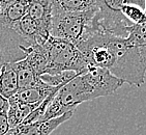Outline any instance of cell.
I'll return each mask as SVG.
<instances>
[{"mask_svg": "<svg viewBox=\"0 0 146 135\" xmlns=\"http://www.w3.org/2000/svg\"><path fill=\"white\" fill-rule=\"evenodd\" d=\"M98 1L94 0H54L51 14L59 13H81L94 9Z\"/></svg>", "mask_w": 146, "mask_h": 135, "instance_id": "obj_9", "label": "cell"}, {"mask_svg": "<svg viewBox=\"0 0 146 135\" xmlns=\"http://www.w3.org/2000/svg\"><path fill=\"white\" fill-rule=\"evenodd\" d=\"M9 65L16 74L19 90L33 86L40 80L25 59H22V60L14 62V63H9Z\"/></svg>", "mask_w": 146, "mask_h": 135, "instance_id": "obj_11", "label": "cell"}, {"mask_svg": "<svg viewBox=\"0 0 146 135\" xmlns=\"http://www.w3.org/2000/svg\"><path fill=\"white\" fill-rule=\"evenodd\" d=\"M83 74L96 90L98 98L112 95L123 85V81L116 78L104 68L90 65Z\"/></svg>", "mask_w": 146, "mask_h": 135, "instance_id": "obj_4", "label": "cell"}, {"mask_svg": "<svg viewBox=\"0 0 146 135\" xmlns=\"http://www.w3.org/2000/svg\"><path fill=\"white\" fill-rule=\"evenodd\" d=\"M96 11L98 3L94 9L87 11L51 14L50 34L77 45L92 34V22Z\"/></svg>", "mask_w": 146, "mask_h": 135, "instance_id": "obj_3", "label": "cell"}, {"mask_svg": "<svg viewBox=\"0 0 146 135\" xmlns=\"http://www.w3.org/2000/svg\"><path fill=\"white\" fill-rule=\"evenodd\" d=\"M51 0H36L29 1L27 15L29 18L34 20L46 35H51Z\"/></svg>", "mask_w": 146, "mask_h": 135, "instance_id": "obj_8", "label": "cell"}, {"mask_svg": "<svg viewBox=\"0 0 146 135\" xmlns=\"http://www.w3.org/2000/svg\"><path fill=\"white\" fill-rule=\"evenodd\" d=\"M39 104H21V103H9L7 111V122L9 129L21 125L25 118L34 109H36Z\"/></svg>", "mask_w": 146, "mask_h": 135, "instance_id": "obj_13", "label": "cell"}, {"mask_svg": "<svg viewBox=\"0 0 146 135\" xmlns=\"http://www.w3.org/2000/svg\"><path fill=\"white\" fill-rule=\"evenodd\" d=\"M4 3H5V1H0V11H2L3 6H4Z\"/></svg>", "mask_w": 146, "mask_h": 135, "instance_id": "obj_18", "label": "cell"}, {"mask_svg": "<svg viewBox=\"0 0 146 135\" xmlns=\"http://www.w3.org/2000/svg\"><path fill=\"white\" fill-rule=\"evenodd\" d=\"M19 90L17 77L11 68V65H3L0 70V96L9 100Z\"/></svg>", "mask_w": 146, "mask_h": 135, "instance_id": "obj_12", "label": "cell"}, {"mask_svg": "<svg viewBox=\"0 0 146 135\" xmlns=\"http://www.w3.org/2000/svg\"><path fill=\"white\" fill-rule=\"evenodd\" d=\"M9 108V100L4 99L3 97L0 96V112L7 113Z\"/></svg>", "mask_w": 146, "mask_h": 135, "instance_id": "obj_17", "label": "cell"}, {"mask_svg": "<svg viewBox=\"0 0 146 135\" xmlns=\"http://www.w3.org/2000/svg\"><path fill=\"white\" fill-rule=\"evenodd\" d=\"M74 114V111L46 122H39L30 125H19L9 129L5 135H50L60 125L68 122Z\"/></svg>", "mask_w": 146, "mask_h": 135, "instance_id": "obj_5", "label": "cell"}, {"mask_svg": "<svg viewBox=\"0 0 146 135\" xmlns=\"http://www.w3.org/2000/svg\"><path fill=\"white\" fill-rule=\"evenodd\" d=\"M61 87H51L39 80L33 86L19 90L11 99L9 103H21V104H40L47 97L54 92H58Z\"/></svg>", "mask_w": 146, "mask_h": 135, "instance_id": "obj_6", "label": "cell"}, {"mask_svg": "<svg viewBox=\"0 0 146 135\" xmlns=\"http://www.w3.org/2000/svg\"><path fill=\"white\" fill-rule=\"evenodd\" d=\"M144 3H145L144 11L146 14V1ZM125 39L129 45L146 51V22L143 24L133 26L131 31H129V37Z\"/></svg>", "mask_w": 146, "mask_h": 135, "instance_id": "obj_15", "label": "cell"}, {"mask_svg": "<svg viewBox=\"0 0 146 135\" xmlns=\"http://www.w3.org/2000/svg\"><path fill=\"white\" fill-rule=\"evenodd\" d=\"M42 45L48 53L46 74L53 75L63 71H74L79 75L90 67L87 59L73 43L50 35Z\"/></svg>", "mask_w": 146, "mask_h": 135, "instance_id": "obj_2", "label": "cell"}, {"mask_svg": "<svg viewBox=\"0 0 146 135\" xmlns=\"http://www.w3.org/2000/svg\"><path fill=\"white\" fill-rule=\"evenodd\" d=\"M25 60L38 77L46 74L48 67V53L42 45L36 44L31 46Z\"/></svg>", "mask_w": 146, "mask_h": 135, "instance_id": "obj_10", "label": "cell"}, {"mask_svg": "<svg viewBox=\"0 0 146 135\" xmlns=\"http://www.w3.org/2000/svg\"><path fill=\"white\" fill-rule=\"evenodd\" d=\"M104 35L112 57L108 71L123 83L141 86L145 82L146 51L129 45L125 39Z\"/></svg>", "mask_w": 146, "mask_h": 135, "instance_id": "obj_1", "label": "cell"}, {"mask_svg": "<svg viewBox=\"0 0 146 135\" xmlns=\"http://www.w3.org/2000/svg\"><path fill=\"white\" fill-rule=\"evenodd\" d=\"M9 130V122H7V113L0 112V135H5Z\"/></svg>", "mask_w": 146, "mask_h": 135, "instance_id": "obj_16", "label": "cell"}, {"mask_svg": "<svg viewBox=\"0 0 146 135\" xmlns=\"http://www.w3.org/2000/svg\"><path fill=\"white\" fill-rule=\"evenodd\" d=\"M29 1L16 0L5 1L2 11H0V25L15 29L18 23L27 15Z\"/></svg>", "mask_w": 146, "mask_h": 135, "instance_id": "obj_7", "label": "cell"}, {"mask_svg": "<svg viewBox=\"0 0 146 135\" xmlns=\"http://www.w3.org/2000/svg\"><path fill=\"white\" fill-rule=\"evenodd\" d=\"M78 76V74L74 71H63L60 73L53 74H44L42 76H39V79L42 80L44 83H46L47 85L51 87H62L64 86L66 83H68L70 81H72L74 78H76Z\"/></svg>", "mask_w": 146, "mask_h": 135, "instance_id": "obj_14", "label": "cell"}]
</instances>
